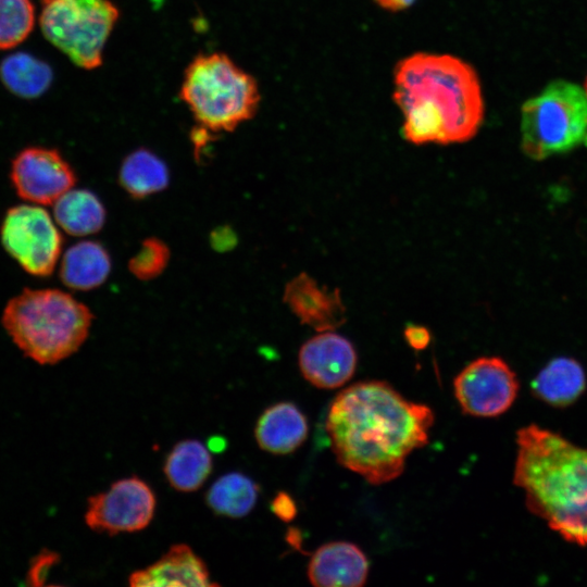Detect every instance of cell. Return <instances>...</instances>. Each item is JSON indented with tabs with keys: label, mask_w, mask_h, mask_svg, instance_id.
<instances>
[{
	"label": "cell",
	"mask_w": 587,
	"mask_h": 587,
	"mask_svg": "<svg viewBox=\"0 0 587 587\" xmlns=\"http://www.w3.org/2000/svg\"><path fill=\"white\" fill-rule=\"evenodd\" d=\"M521 146L534 160L587 147V95L564 79L549 83L521 110Z\"/></svg>",
	"instance_id": "cell-6"
},
{
	"label": "cell",
	"mask_w": 587,
	"mask_h": 587,
	"mask_svg": "<svg viewBox=\"0 0 587 587\" xmlns=\"http://www.w3.org/2000/svg\"><path fill=\"white\" fill-rule=\"evenodd\" d=\"M11 179L17 195L35 204L54 203L76 183L60 152L45 147L23 149L12 162Z\"/></svg>",
	"instance_id": "cell-11"
},
{
	"label": "cell",
	"mask_w": 587,
	"mask_h": 587,
	"mask_svg": "<svg viewBox=\"0 0 587 587\" xmlns=\"http://www.w3.org/2000/svg\"><path fill=\"white\" fill-rule=\"evenodd\" d=\"M34 25L35 7L30 0H0V50L22 43Z\"/></svg>",
	"instance_id": "cell-24"
},
{
	"label": "cell",
	"mask_w": 587,
	"mask_h": 587,
	"mask_svg": "<svg viewBox=\"0 0 587 587\" xmlns=\"http://www.w3.org/2000/svg\"><path fill=\"white\" fill-rule=\"evenodd\" d=\"M283 300L301 324L317 333L335 330L347 319L340 291L320 286L304 272L285 286Z\"/></svg>",
	"instance_id": "cell-13"
},
{
	"label": "cell",
	"mask_w": 587,
	"mask_h": 587,
	"mask_svg": "<svg viewBox=\"0 0 587 587\" xmlns=\"http://www.w3.org/2000/svg\"><path fill=\"white\" fill-rule=\"evenodd\" d=\"M586 388V375L574 359L551 360L533 379L532 390L544 402L565 407L575 402Z\"/></svg>",
	"instance_id": "cell-18"
},
{
	"label": "cell",
	"mask_w": 587,
	"mask_h": 587,
	"mask_svg": "<svg viewBox=\"0 0 587 587\" xmlns=\"http://www.w3.org/2000/svg\"><path fill=\"white\" fill-rule=\"evenodd\" d=\"M394 100L402 134L414 145L457 143L473 138L484 120L475 70L451 54L417 52L395 68Z\"/></svg>",
	"instance_id": "cell-2"
},
{
	"label": "cell",
	"mask_w": 587,
	"mask_h": 587,
	"mask_svg": "<svg viewBox=\"0 0 587 587\" xmlns=\"http://www.w3.org/2000/svg\"><path fill=\"white\" fill-rule=\"evenodd\" d=\"M111 272V258L107 249L92 240L79 241L64 253L60 277L74 290H90L105 282Z\"/></svg>",
	"instance_id": "cell-17"
},
{
	"label": "cell",
	"mask_w": 587,
	"mask_h": 587,
	"mask_svg": "<svg viewBox=\"0 0 587 587\" xmlns=\"http://www.w3.org/2000/svg\"><path fill=\"white\" fill-rule=\"evenodd\" d=\"M53 217L67 234L87 236L102 228L105 209L93 192L72 188L53 203Z\"/></svg>",
	"instance_id": "cell-19"
},
{
	"label": "cell",
	"mask_w": 587,
	"mask_h": 587,
	"mask_svg": "<svg viewBox=\"0 0 587 587\" xmlns=\"http://www.w3.org/2000/svg\"><path fill=\"white\" fill-rule=\"evenodd\" d=\"M514 484L528 510L567 541L587 545V448L537 425L517 432Z\"/></svg>",
	"instance_id": "cell-3"
},
{
	"label": "cell",
	"mask_w": 587,
	"mask_h": 587,
	"mask_svg": "<svg viewBox=\"0 0 587 587\" xmlns=\"http://www.w3.org/2000/svg\"><path fill=\"white\" fill-rule=\"evenodd\" d=\"M299 367L313 386L335 389L354 374L358 357L351 341L334 330L321 332L300 348Z\"/></svg>",
	"instance_id": "cell-12"
},
{
	"label": "cell",
	"mask_w": 587,
	"mask_h": 587,
	"mask_svg": "<svg viewBox=\"0 0 587 587\" xmlns=\"http://www.w3.org/2000/svg\"><path fill=\"white\" fill-rule=\"evenodd\" d=\"M259 486L242 473H227L217 478L205 495L207 504L218 515L243 517L255 505Z\"/></svg>",
	"instance_id": "cell-23"
},
{
	"label": "cell",
	"mask_w": 587,
	"mask_h": 587,
	"mask_svg": "<svg viewBox=\"0 0 587 587\" xmlns=\"http://www.w3.org/2000/svg\"><path fill=\"white\" fill-rule=\"evenodd\" d=\"M118 182L129 196L145 198L167 187L168 167L153 152L138 149L124 159Z\"/></svg>",
	"instance_id": "cell-21"
},
{
	"label": "cell",
	"mask_w": 587,
	"mask_h": 587,
	"mask_svg": "<svg viewBox=\"0 0 587 587\" xmlns=\"http://www.w3.org/2000/svg\"><path fill=\"white\" fill-rule=\"evenodd\" d=\"M585 92L587 95V77H586V80H585Z\"/></svg>",
	"instance_id": "cell-30"
},
{
	"label": "cell",
	"mask_w": 587,
	"mask_h": 587,
	"mask_svg": "<svg viewBox=\"0 0 587 587\" xmlns=\"http://www.w3.org/2000/svg\"><path fill=\"white\" fill-rule=\"evenodd\" d=\"M52 77L49 64L26 52L10 54L0 63L3 85L21 98L41 96L51 85Z\"/></svg>",
	"instance_id": "cell-22"
},
{
	"label": "cell",
	"mask_w": 587,
	"mask_h": 587,
	"mask_svg": "<svg viewBox=\"0 0 587 587\" xmlns=\"http://www.w3.org/2000/svg\"><path fill=\"white\" fill-rule=\"evenodd\" d=\"M179 97L200 129L232 132L258 111L257 80L223 52L196 55L187 65Z\"/></svg>",
	"instance_id": "cell-5"
},
{
	"label": "cell",
	"mask_w": 587,
	"mask_h": 587,
	"mask_svg": "<svg viewBox=\"0 0 587 587\" xmlns=\"http://www.w3.org/2000/svg\"><path fill=\"white\" fill-rule=\"evenodd\" d=\"M4 249L32 275H50L62 250V236L51 215L39 205L9 209L1 226Z\"/></svg>",
	"instance_id": "cell-8"
},
{
	"label": "cell",
	"mask_w": 587,
	"mask_h": 587,
	"mask_svg": "<svg viewBox=\"0 0 587 587\" xmlns=\"http://www.w3.org/2000/svg\"><path fill=\"white\" fill-rule=\"evenodd\" d=\"M90 310L59 289H24L5 305L2 324L25 355L54 364L78 350L91 326Z\"/></svg>",
	"instance_id": "cell-4"
},
{
	"label": "cell",
	"mask_w": 587,
	"mask_h": 587,
	"mask_svg": "<svg viewBox=\"0 0 587 587\" xmlns=\"http://www.w3.org/2000/svg\"><path fill=\"white\" fill-rule=\"evenodd\" d=\"M433 410L407 400L386 382L344 389L332 402L326 432L336 459L372 485L394 480L405 460L428 442Z\"/></svg>",
	"instance_id": "cell-1"
},
{
	"label": "cell",
	"mask_w": 587,
	"mask_h": 587,
	"mask_svg": "<svg viewBox=\"0 0 587 587\" xmlns=\"http://www.w3.org/2000/svg\"><path fill=\"white\" fill-rule=\"evenodd\" d=\"M59 561V555L53 551H42L38 553L32 561L27 574L28 584L33 586H41L48 577L50 570Z\"/></svg>",
	"instance_id": "cell-26"
},
{
	"label": "cell",
	"mask_w": 587,
	"mask_h": 587,
	"mask_svg": "<svg viewBox=\"0 0 587 587\" xmlns=\"http://www.w3.org/2000/svg\"><path fill=\"white\" fill-rule=\"evenodd\" d=\"M163 471L173 488L190 492L200 488L211 474L212 458L199 440H183L167 455Z\"/></svg>",
	"instance_id": "cell-20"
},
{
	"label": "cell",
	"mask_w": 587,
	"mask_h": 587,
	"mask_svg": "<svg viewBox=\"0 0 587 587\" xmlns=\"http://www.w3.org/2000/svg\"><path fill=\"white\" fill-rule=\"evenodd\" d=\"M404 338L411 348L423 350L430 341V334L424 326L410 325L404 329Z\"/></svg>",
	"instance_id": "cell-28"
},
{
	"label": "cell",
	"mask_w": 587,
	"mask_h": 587,
	"mask_svg": "<svg viewBox=\"0 0 587 587\" xmlns=\"http://www.w3.org/2000/svg\"><path fill=\"white\" fill-rule=\"evenodd\" d=\"M168 261L170 249L166 243L158 238H148L129 260L128 268L138 279L149 280L159 276Z\"/></svg>",
	"instance_id": "cell-25"
},
{
	"label": "cell",
	"mask_w": 587,
	"mask_h": 587,
	"mask_svg": "<svg viewBox=\"0 0 587 587\" xmlns=\"http://www.w3.org/2000/svg\"><path fill=\"white\" fill-rule=\"evenodd\" d=\"M369 562L363 551L347 541L320 547L308 565L310 583L316 587H360L367 579Z\"/></svg>",
	"instance_id": "cell-14"
},
{
	"label": "cell",
	"mask_w": 587,
	"mask_h": 587,
	"mask_svg": "<svg viewBox=\"0 0 587 587\" xmlns=\"http://www.w3.org/2000/svg\"><path fill=\"white\" fill-rule=\"evenodd\" d=\"M133 587L160 586H216L210 582L208 567L203 560L185 544H177L155 563L146 569L135 571L129 576Z\"/></svg>",
	"instance_id": "cell-15"
},
{
	"label": "cell",
	"mask_w": 587,
	"mask_h": 587,
	"mask_svg": "<svg viewBox=\"0 0 587 587\" xmlns=\"http://www.w3.org/2000/svg\"><path fill=\"white\" fill-rule=\"evenodd\" d=\"M379 7L389 11H401L412 5L416 0H374Z\"/></svg>",
	"instance_id": "cell-29"
},
{
	"label": "cell",
	"mask_w": 587,
	"mask_h": 587,
	"mask_svg": "<svg viewBox=\"0 0 587 587\" xmlns=\"http://www.w3.org/2000/svg\"><path fill=\"white\" fill-rule=\"evenodd\" d=\"M118 17L110 0H41L39 24L46 39L72 63L95 70Z\"/></svg>",
	"instance_id": "cell-7"
},
{
	"label": "cell",
	"mask_w": 587,
	"mask_h": 587,
	"mask_svg": "<svg viewBox=\"0 0 587 587\" xmlns=\"http://www.w3.org/2000/svg\"><path fill=\"white\" fill-rule=\"evenodd\" d=\"M154 510V492L146 482L133 476L114 482L107 491L91 496L85 522L95 532L113 536L146 528Z\"/></svg>",
	"instance_id": "cell-10"
},
{
	"label": "cell",
	"mask_w": 587,
	"mask_h": 587,
	"mask_svg": "<svg viewBox=\"0 0 587 587\" xmlns=\"http://www.w3.org/2000/svg\"><path fill=\"white\" fill-rule=\"evenodd\" d=\"M308 433L304 414L291 402L268 407L259 417L254 429L259 447L274 454L295 451L305 441Z\"/></svg>",
	"instance_id": "cell-16"
},
{
	"label": "cell",
	"mask_w": 587,
	"mask_h": 587,
	"mask_svg": "<svg viewBox=\"0 0 587 587\" xmlns=\"http://www.w3.org/2000/svg\"><path fill=\"white\" fill-rule=\"evenodd\" d=\"M271 509L272 512L284 522H290L297 514L295 501L284 491L276 495L271 503Z\"/></svg>",
	"instance_id": "cell-27"
},
{
	"label": "cell",
	"mask_w": 587,
	"mask_h": 587,
	"mask_svg": "<svg viewBox=\"0 0 587 587\" xmlns=\"http://www.w3.org/2000/svg\"><path fill=\"white\" fill-rule=\"evenodd\" d=\"M519 382L512 369L498 357H482L467 364L454 378V396L466 414L495 417L513 404Z\"/></svg>",
	"instance_id": "cell-9"
}]
</instances>
